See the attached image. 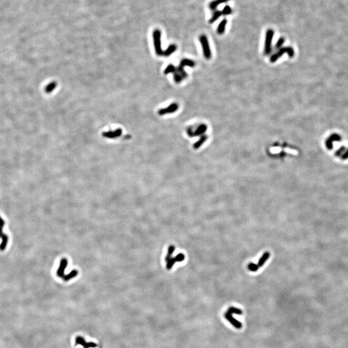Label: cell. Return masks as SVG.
Here are the masks:
<instances>
[{
    "label": "cell",
    "instance_id": "6da1fadb",
    "mask_svg": "<svg viewBox=\"0 0 348 348\" xmlns=\"http://www.w3.org/2000/svg\"><path fill=\"white\" fill-rule=\"evenodd\" d=\"M234 314L241 315L243 314V312H242L240 309L234 307V306H231V307L226 311L224 314V317L226 320H227L232 325H234L236 329L240 330V329L242 328V324L241 323V322H239L237 319H235L234 317V316H233Z\"/></svg>",
    "mask_w": 348,
    "mask_h": 348
},
{
    "label": "cell",
    "instance_id": "7a4b0ae2",
    "mask_svg": "<svg viewBox=\"0 0 348 348\" xmlns=\"http://www.w3.org/2000/svg\"><path fill=\"white\" fill-rule=\"evenodd\" d=\"M285 53H287L288 56L289 57H291V58L294 57L295 56V51L293 50V48L291 47H286L284 48H281V49H280L276 53L273 54L270 57V62H276L277 61L279 58H280Z\"/></svg>",
    "mask_w": 348,
    "mask_h": 348
},
{
    "label": "cell",
    "instance_id": "3957f363",
    "mask_svg": "<svg viewBox=\"0 0 348 348\" xmlns=\"http://www.w3.org/2000/svg\"><path fill=\"white\" fill-rule=\"evenodd\" d=\"M153 40L155 50V53L157 56H162L163 52L161 49V32L156 29L153 32Z\"/></svg>",
    "mask_w": 348,
    "mask_h": 348
},
{
    "label": "cell",
    "instance_id": "277c9868",
    "mask_svg": "<svg viewBox=\"0 0 348 348\" xmlns=\"http://www.w3.org/2000/svg\"><path fill=\"white\" fill-rule=\"evenodd\" d=\"M199 41L203 48V52L204 57L206 59H210L212 57V52L210 50L209 41L205 35H201L199 37Z\"/></svg>",
    "mask_w": 348,
    "mask_h": 348
},
{
    "label": "cell",
    "instance_id": "5b68a950",
    "mask_svg": "<svg viewBox=\"0 0 348 348\" xmlns=\"http://www.w3.org/2000/svg\"><path fill=\"white\" fill-rule=\"evenodd\" d=\"M273 36L274 31L272 29H268L266 31V37H265V43L264 48V55H269L271 52V43H272Z\"/></svg>",
    "mask_w": 348,
    "mask_h": 348
},
{
    "label": "cell",
    "instance_id": "8992f818",
    "mask_svg": "<svg viewBox=\"0 0 348 348\" xmlns=\"http://www.w3.org/2000/svg\"><path fill=\"white\" fill-rule=\"evenodd\" d=\"M5 226V222L2 218L0 217V238L2 239V242L0 245V250L1 251H4L7 247V244L8 242V237L7 235L3 233V227Z\"/></svg>",
    "mask_w": 348,
    "mask_h": 348
},
{
    "label": "cell",
    "instance_id": "52a82bcc",
    "mask_svg": "<svg viewBox=\"0 0 348 348\" xmlns=\"http://www.w3.org/2000/svg\"><path fill=\"white\" fill-rule=\"evenodd\" d=\"M179 109V104L176 103H172L165 108H162L158 111V114L160 116H164L165 114H172L175 112Z\"/></svg>",
    "mask_w": 348,
    "mask_h": 348
},
{
    "label": "cell",
    "instance_id": "ba28073f",
    "mask_svg": "<svg viewBox=\"0 0 348 348\" xmlns=\"http://www.w3.org/2000/svg\"><path fill=\"white\" fill-rule=\"evenodd\" d=\"M67 265H68V260H67L66 258H62L60 262L59 267L57 271V275L59 277L63 278L65 276V270L67 267Z\"/></svg>",
    "mask_w": 348,
    "mask_h": 348
},
{
    "label": "cell",
    "instance_id": "9c48e42d",
    "mask_svg": "<svg viewBox=\"0 0 348 348\" xmlns=\"http://www.w3.org/2000/svg\"><path fill=\"white\" fill-rule=\"evenodd\" d=\"M122 130L118 128L114 131H108V132H103V136L104 137H106V138L109 139L117 138V137H119L122 135Z\"/></svg>",
    "mask_w": 348,
    "mask_h": 348
},
{
    "label": "cell",
    "instance_id": "30bf717a",
    "mask_svg": "<svg viewBox=\"0 0 348 348\" xmlns=\"http://www.w3.org/2000/svg\"><path fill=\"white\" fill-rule=\"evenodd\" d=\"M184 255L183 253H179L176 257L174 258H171L170 260L167 263V268L168 270H171L173 265L177 262H182L184 260Z\"/></svg>",
    "mask_w": 348,
    "mask_h": 348
},
{
    "label": "cell",
    "instance_id": "8fae6325",
    "mask_svg": "<svg viewBox=\"0 0 348 348\" xmlns=\"http://www.w3.org/2000/svg\"><path fill=\"white\" fill-rule=\"evenodd\" d=\"M208 129V126L205 124H201L197 128V129L194 131L195 136H201L204 135L206 131Z\"/></svg>",
    "mask_w": 348,
    "mask_h": 348
},
{
    "label": "cell",
    "instance_id": "7c38bea8",
    "mask_svg": "<svg viewBox=\"0 0 348 348\" xmlns=\"http://www.w3.org/2000/svg\"><path fill=\"white\" fill-rule=\"evenodd\" d=\"M208 139V136L206 135H203L200 137V138L197 140V142H196L194 143L193 145V148L195 150H197V149H199L201 146H202L204 143H205Z\"/></svg>",
    "mask_w": 348,
    "mask_h": 348
},
{
    "label": "cell",
    "instance_id": "4fadbf2b",
    "mask_svg": "<svg viewBox=\"0 0 348 348\" xmlns=\"http://www.w3.org/2000/svg\"><path fill=\"white\" fill-rule=\"evenodd\" d=\"M227 23H228L227 20H226V19L222 20L221 21V23H220L219 25H218L217 29V32L219 35H222L224 34L225 29H226V25H227Z\"/></svg>",
    "mask_w": 348,
    "mask_h": 348
},
{
    "label": "cell",
    "instance_id": "5bb4252c",
    "mask_svg": "<svg viewBox=\"0 0 348 348\" xmlns=\"http://www.w3.org/2000/svg\"><path fill=\"white\" fill-rule=\"evenodd\" d=\"M196 66V63L193 61L189 59H183L181 60V61L180 63V65L179 66L182 67V68H184V66H189L191 67V68H193Z\"/></svg>",
    "mask_w": 348,
    "mask_h": 348
},
{
    "label": "cell",
    "instance_id": "9a60e30c",
    "mask_svg": "<svg viewBox=\"0 0 348 348\" xmlns=\"http://www.w3.org/2000/svg\"><path fill=\"white\" fill-rule=\"evenodd\" d=\"M229 0H214L212 2H210L209 5V7L212 11L215 10L216 8L221 4H224V3L228 2Z\"/></svg>",
    "mask_w": 348,
    "mask_h": 348
},
{
    "label": "cell",
    "instance_id": "2e32d148",
    "mask_svg": "<svg viewBox=\"0 0 348 348\" xmlns=\"http://www.w3.org/2000/svg\"><path fill=\"white\" fill-rule=\"evenodd\" d=\"M176 50H177V46L175 45V44H170V45L163 52V55L166 57L170 56L174 52H175Z\"/></svg>",
    "mask_w": 348,
    "mask_h": 348
},
{
    "label": "cell",
    "instance_id": "e0dca14e",
    "mask_svg": "<svg viewBox=\"0 0 348 348\" xmlns=\"http://www.w3.org/2000/svg\"><path fill=\"white\" fill-rule=\"evenodd\" d=\"M270 253L269 252H265V253L263 255V256L261 257V258L258 260V263L257 264L258 268H260L262 266H263V265L266 263V261L268 259V258H270Z\"/></svg>",
    "mask_w": 348,
    "mask_h": 348
},
{
    "label": "cell",
    "instance_id": "ac0fdd59",
    "mask_svg": "<svg viewBox=\"0 0 348 348\" xmlns=\"http://www.w3.org/2000/svg\"><path fill=\"white\" fill-rule=\"evenodd\" d=\"M57 87V83L55 81H52V82H50V83L48 84L45 87H44V92L47 94H50L51 92H52L54 91V89H55Z\"/></svg>",
    "mask_w": 348,
    "mask_h": 348
},
{
    "label": "cell",
    "instance_id": "d6986e66",
    "mask_svg": "<svg viewBox=\"0 0 348 348\" xmlns=\"http://www.w3.org/2000/svg\"><path fill=\"white\" fill-rule=\"evenodd\" d=\"M221 16H222V12H221V11H217L214 12V13L213 14L212 18H210V20H209V23H211V24L213 23H214L215 21H216Z\"/></svg>",
    "mask_w": 348,
    "mask_h": 348
},
{
    "label": "cell",
    "instance_id": "ffe728a7",
    "mask_svg": "<svg viewBox=\"0 0 348 348\" xmlns=\"http://www.w3.org/2000/svg\"><path fill=\"white\" fill-rule=\"evenodd\" d=\"M174 251H175V246H173V245L170 246H169V248H168V253H167V257H166L165 258H164L165 262H167V263H168V262L169 260H170V259L172 258V254H173Z\"/></svg>",
    "mask_w": 348,
    "mask_h": 348
},
{
    "label": "cell",
    "instance_id": "44dd1931",
    "mask_svg": "<svg viewBox=\"0 0 348 348\" xmlns=\"http://www.w3.org/2000/svg\"><path fill=\"white\" fill-rule=\"evenodd\" d=\"M78 274V271L77 270H74L72 271L69 274H68V275H65V276H64V277H63V279L65 280V281H68V280H69L70 279H72V278L75 277L76 275H77Z\"/></svg>",
    "mask_w": 348,
    "mask_h": 348
},
{
    "label": "cell",
    "instance_id": "7402d4cb",
    "mask_svg": "<svg viewBox=\"0 0 348 348\" xmlns=\"http://www.w3.org/2000/svg\"><path fill=\"white\" fill-rule=\"evenodd\" d=\"M175 71H176V68H175L172 64H170V65L165 68L164 73V74H170V73H174Z\"/></svg>",
    "mask_w": 348,
    "mask_h": 348
},
{
    "label": "cell",
    "instance_id": "603a6c76",
    "mask_svg": "<svg viewBox=\"0 0 348 348\" xmlns=\"http://www.w3.org/2000/svg\"><path fill=\"white\" fill-rule=\"evenodd\" d=\"M221 12H222V15L228 16V15H229L232 13V9L229 5H226L224 7V8L222 9Z\"/></svg>",
    "mask_w": 348,
    "mask_h": 348
},
{
    "label": "cell",
    "instance_id": "cb8c5ba5",
    "mask_svg": "<svg viewBox=\"0 0 348 348\" xmlns=\"http://www.w3.org/2000/svg\"><path fill=\"white\" fill-rule=\"evenodd\" d=\"M183 77H182L181 75L178 72L175 71L174 73V81L176 83H179L183 80Z\"/></svg>",
    "mask_w": 348,
    "mask_h": 348
},
{
    "label": "cell",
    "instance_id": "d4e9b609",
    "mask_svg": "<svg viewBox=\"0 0 348 348\" xmlns=\"http://www.w3.org/2000/svg\"><path fill=\"white\" fill-rule=\"evenodd\" d=\"M248 269L250 271H253V272H255V271H257L258 269H259V268H258V265L257 264H255L254 263H250L248 264Z\"/></svg>",
    "mask_w": 348,
    "mask_h": 348
},
{
    "label": "cell",
    "instance_id": "484cf974",
    "mask_svg": "<svg viewBox=\"0 0 348 348\" xmlns=\"http://www.w3.org/2000/svg\"><path fill=\"white\" fill-rule=\"evenodd\" d=\"M285 42V40L284 37H280L278 41H277V43L275 44V48L277 49H280V47L282 46V44L284 43Z\"/></svg>",
    "mask_w": 348,
    "mask_h": 348
},
{
    "label": "cell",
    "instance_id": "4316f807",
    "mask_svg": "<svg viewBox=\"0 0 348 348\" xmlns=\"http://www.w3.org/2000/svg\"><path fill=\"white\" fill-rule=\"evenodd\" d=\"M187 134L190 137H195L194 135V131H193L192 128L189 127L187 129Z\"/></svg>",
    "mask_w": 348,
    "mask_h": 348
},
{
    "label": "cell",
    "instance_id": "83f0119b",
    "mask_svg": "<svg viewBox=\"0 0 348 348\" xmlns=\"http://www.w3.org/2000/svg\"><path fill=\"white\" fill-rule=\"evenodd\" d=\"M342 152H345L344 148H340L339 150H338L337 152V154H336V155H337V156H340L342 155Z\"/></svg>",
    "mask_w": 348,
    "mask_h": 348
},
{
    "label": "cell",
    "instance_id": "f1b7e54d",
    "mask_svg": "<svg viewBox=\"0 0 348 348\" xmlns=\"http://www.w3.org/2000/svg\"><path fill=\"white\" fill-rule=\"evenodd\" d=\"M348 159V150L346 152V154L343 155V159Z\"/></svg>",
    "mask_w": 348,
    "mask_h": 348
}]
</instances>
